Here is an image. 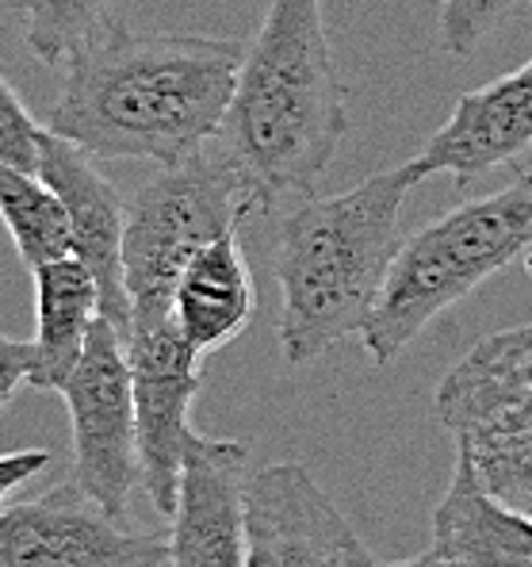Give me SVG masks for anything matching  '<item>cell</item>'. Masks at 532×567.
I'll use <instances>...</instances> for the list:
<instances>
[{
  "instance_id": "cell-5",
  "label": "cell",
  "mask_w": 532,
  "mask_h": 567,
  "mask_svg": "<svg viewBox=\"0 0 532 567\" xmlns=\"http://www.w3.org/2000/svg\"><path fill=\"white\" fill-rule=\"evenodd\" d=\"M253 215H264V207L215 146L177 165H161V173L149 177L127 204L123 284L131 322L169 315L188 261L215 238L242 235Z\"/></svg>"
},
{
  "instance_id": "cell-17",
  "label": "cell",
  "mask_w": 532,
  "mask_h": 567,
  "mask_svg": "<svg viewBox=\"0 0 532 567\" xmlns=\"http://www.w3.org/2000/svg\"><path fill=\"white\" fill-rule=\"evenodd\" d=\"M0 219L28 269L73 254L70 215H65L58 192L39 173L0 165Z\"/></svg>"
},
{
  "instance_id": "cell-22",
  "label": "cell",
  "mask_w": 532,
  "mask_h": 567,
  "mask_svg": "<svg viewBox=\"0 0 532 567\" xmlns=\"http://www.w3.org/2000/svg\"><path fill=\"white\" fill-rule=\"evenodd\" d=\"M50 464V453L43 449H20V453H0V503H8V495L31 483L39 472Z\"/></svg>"
},
{
  "instance_id": "cell-18",
  "label": "cell",
  "mask_w": 532,
  "mask_h": 567,
  "mask_svg": "<svg viewBox=\"0 0 532 567\" xmlns=\"http://www.w3.org/2000/svg\"><path fill=\"white\" fill-rule=\"evenodd\" d=\"M115 0H28V50L46 65H65L73 50L112 23Z\"/></svg>"
},
{
  "instance_id": "cell-3",
  "label": "cell",
  "mask_w": 532,
  "mask_h": 567,
  "mask_svg": "<svg viewBox=\"0 0 532 567\" xmlns=\"http://www.w3.org/2000/svg\"><path fill=\"white\" fill-rule=\"evenodd\" d=\"M421 181L429 177L410 157L284 215L277 238L284 364L319 361L341 338L364 330L403 241V207Z\"/></svg>"
},
{
  "instance_id": "cell-6",
  "label": "cell",
  "mask_w": 532,
  "mask_h": 567,
  "mask_svg": "<svg viewBox=\"0 0 532 567\" xmlns=\"http://www.w3.org/2000/svg\"><path fill=\"white\" fill-rule=\"evenodd\" d=\"M437 419L490 495L532 518V322L490 333L445 372Z\"/></svg>"
},
{
  "instance_id": "cell-16",
  "label": "cell",
  "mask_w": 532,
  "mask_h": 567,
  "mask_svg": "<svg viewBox=\"0 0 532 567\" xmlns=\"http://www.w3.org/2000/svg\"><path fill=\"white\" fill-rule=\"evenodd\" d=\"M35 277V361H31L28 383L35 391H62L73 377L93 322L100 319V291L96 280L77 257H58L39 269Z\"/></svg>"
},
{
  "instance_id": "cell-4",
  "label": "cell",
  "mask_w": 532,
  "mask_h": 567,
  "mask_svg": "<svg viewBox=\"0 0 532 567\" xmlns=\"http://www.w3.org/2000/svg\"><path fill=\"white\" fill-rule=\"evenodd\" d=\"M532 249V173L513 185L452 207L429 227L398 241L379 299L361 330L364 353L376 369L418 341L434 319L510 269Z\"/></svg>"
},
{
  "instance_id": "cell-7",
  "label": "cell",
  "mask_w": 532,
  "mask_h": 567,
  "mask_svg": "<svg viewBox=\"0 0 532 567\" xmlns=\"http://www.w3.org/2000/svg\"><path fill=\"white\" fill-rule=\"evenodd\" d=\"M58 395L70 411V480L112 518H127V503L138 468V422H135V383H131L127 341L100 315L88 330L73 377Z\"/></svg>"
},
{
  "instance_id": "cell-21",
  "label": "cell",
  "mask_w": 532,
  "mask_h": 567,
  "mask_svg": "<svg viewBox=\"0 0 532 567\" xmlns=\"http://www.w3.org/2000/svg\"><path fill=\"white\" fill-rule=\"evenodd\" d=\"M31 361H35L31 341L4 338V333H0V411L12 403V395L20 391V383H28Z\"/></svg>"
},
{
  "instance_id": "cell-1",
  "label": "cell",
  "mask_w": 532,
  "mask_h": 567,
  "mask_svg": "<svg viewBox=\"0 0 532 567\" xmlns=\"http://www.w3.org/2000/svg\"><path fill=\"white\" fill-rule=\"evenodd\" d=\"M242 58V39L107 23L70 54L46 127L93 157L177 165L219 138Z\"/></svg>"
},
{
  "instance_id": "cell-20",
  "label": "cell",
  "mask_w": 532,
  "mask_h": 567,
  "mask_svg": "<svg viewBox=\"0 0 532 567\" xmlns=\"http://www.w3.org/2000/svg\"><path fill=\"white\" fill-rule=\"evenodd\" d=\"M43 135L46 127L23 107L15 89L0 78V165H12L23 173H39L43 157Z\"/></svg>"
},
{
  "instance_id": "cell-26",
  "label": "cell",
  "mask_w": 532,
  "mask_h": 567,
  "mask_svg": "<svg viewBox=\"0 0 532 567\" xmlns=\"http://www.w3.org/2000/svg\"><path fill=\"white\" fill-rule=\"evenodd\" d=\"M0 8H8V4H4V0H0Z\"/></svg>"
},
{
  "instance_id": "cell-24",
  "label": "cell",
  "mask_w": 532,
  "mask_h": 567,
  "mask_svg": "<svg viewBox=\"0 0 532 567\" xmlns=\"http://www.w3.org/2000/svg\"><path fill=\"white\" fill-rule=\"evenodd\" d=\"M8 20H12V12H8V8H0V31L8 28Z\"/></svg>"
},
{
  "instance_id": "cell-11",
  "label": "cell",
  "mask_w": 532,
  "mask_h": 567,
  "mask_svg": "<svg viewBox=\"0 0 532 567\" xmlns=\"http://www.w3.org/2000/svg\"><path fill=\"white\" fill-rule=\"evenodd\" d=\"M246 483V441L188 433L177 506L169 514L173 567H249Z\"/></svg>"
},
{
  "instance_id": "cell-10",
  "label": "cell",
  "mask_w": 532,
  "mask_h": 567,
  "mask_svg": "<svg viewBox=\"0 0 532 567\" xmlns=\"http://www.w3.org/2000/svg\"><path fill=\"white\" fill-rule=\"evenodd\" d=\"M246 525L249 567H384L299 461L249 472Z\"/></svg>"
},
{
  "instance_id": "cell-2",
  "label": "cell",
  "mask_w": 532,
  "mask_h": 567,
  "mask_svg": "<svg viewBox=\"0 0 532 567\" xmlns=\"http://www.w3.org/2000/svg\"><path fill=\"white\" fill-rule=\"evenodd\" d=\"M322 0H269L211 142L264 212L326 177L348 131Z\"/></svg>"
},
{
  "instance_id": "cell-9",
  "label": "cell",
  "mask_w": 532,
  "mask_h": 567,
  "mask_svg": "<svg viewBox=\"0 0 532 567\" xmlns=\"http://www.w3.org/2000/svg\"><path fill=\"white\" fill-rule=\"evenodd\" d=\"M165 533H131L77 483L0 511V567H165Z\"/></svg>"
},
{
  "instance_id": "cell-25",
  "label": "cell",
  "mask_w": 532,
  "mask_h": 567,
  "mask_svg": "<svg viewBox=\"0 0 532 567\" xmlns=\"http://www.w3.org/2000/svg\"><path fill=\"white\" fill-rule=\"evenodd\" d=\"M4 506H8V503H0V511H4Z\"/></svg>"
},
{
  "instance_id": "cell-15",
  "label": "cell",
  "mask_w": 532,
  "mask_h": 567,
  "mask_svg": "<svg viewBox=\"0 0 532 567\" xmlns=\"http://www.w3.org/2000/svg\"><path fill=\"white\" fill-rule=\"evenodd\" d=\"M253 277L238 235L215 238L199 249L173 291V315L204 357L230 346L253 322Z\"/></svg>"
},
{
  "instance_id": "cell-8",
  "label": "cell",
  "mask_w": 532,
  "mask_h": 567,
  "mask_svg": "<svg viewBox=\"0 0 532 567\" xmlns=\"http://www.w3.org/2000/svg\"><path fill=\"white\" fill-rule=\"evenodd\" d=\"M127 361L135 383V422H138V468L143 491L161 518L177 506L180 461L192 433V403L199 391L204 353L185 338L177 315L135 319L127 330Z\"/></svg>"
},
{
  "instance_id": "cell-12",
  "label": "cell",
  "mask_w": 532,
  "mask_h": 567,
  "mask_svg": "<svg viewBox=\"0 0 532 567\" xmlns=\"http://www.w3.org/2000/svg\"><path fill=\"white\" fill-rule=\"evenodd\" d=\"M39 177L58 192L70 215L73 257L93 272L100 291V315L127 341L131 299L123 284V227H127V199L96 169V157L77 142L54 135L46 127Z\"/></svg>"
},
{
  "instance_id": "cell-13",
  "label": "cell",
  "mask_w": 532,
  "mask_h": 567,
  "mask_svg": "<svg viewBox=\"0 0 532 567\" xmlns=\"http://www.w3.org/2000/svg\"><path fill=\"white\" fill-rule=\"evenodd\" d=\"M532 150V58L521 70L456 100L448 123L414 162L426 177L448 173L460 188Z\"/></svg>"
},
{
  "instance_id": "cell-19",
  "label": "cell",
  "mask_w": 532,
  "mask_h": 567,
  "mask_svg": "<svg viewBox=\"0 0 532 567\" xmlns=\"http://www.w3.org/2000/svg\"><path fill=\"white\" fill-rule=\"evenodd\" d=\"M529 0H440V47L471 58Z\"/></svg>"
},
{
  "instance_id": "cell-23",
  "label": "cell",
  "mask_w": 532,
  "mask_h": 567,
  "mask_svg": "<svg viewBox=\"0 0 532 567\" xmlns=\"http://www.w3.org/2000/svg\"><path fill=\"white\" fill-rule=\"evenodd\" d=\"M384 567H460V564H452V560H445L440 553H421V556H414V560H398V564H384Z\"/></svg>"
},
{
  "instance_id": "cell-14",
  "label": "cell",
  "mask_w": 532,
  "mask_h": 567,
  "mask_svg": "<svg viewBox=\"0 0 532 567\" xmlns=\"http://www.w3.org/2000/svg\"><path fill=\"white\" fill-rule=\"evenodd\" d=\"M434 553L460 567H532V518L490 495L463 449L434 511Z\"/></svg>"
}]
</instances>
